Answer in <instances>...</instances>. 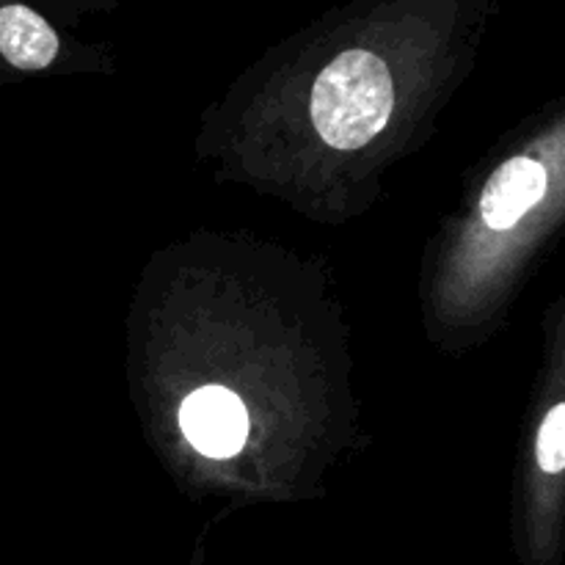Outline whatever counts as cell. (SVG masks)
<instances>
[{
	"label": "cell",
	"instance_id": "1",
	"mask_svg": "<svg viewBox=\"0 0 565 565\" xmlns=\"http://www.w3.org/2000/svg\"><path fill=\"white\" fill-rule=\"evenodd\" d=\"M395 105L390 70L367 50L337 55L312 88V121L329 147L351 152L373 141Z\"/></svg>",
	"mask_w": 565,
	"mask_h": 565
},
{
	"label": "cell",
	"instance_id": "2",
	"mask_svg": "<svg viewBox=\"0 0 565 565\" xmlns=\"http://www.w3.org/2000/svg\"><path fill=\"white\" fill-rule=\"evenodd\" d=\"M180 428L202 456L232 458L246 445L248 414L235 392L224 386H204L182 403Z\"/></svg>",
	"mask_w": 565,
	"mask_h": 565
},
{
	"label": "cell",
	"instance_id": "3",
	"mask_svg": "<svg viewBox=\"0 0 565 565\" xmlns=\"http://www.w3.org/2000/svg\"><path fill=\"white\" fill-rule=\"evenodd\" d=\"M546 169L533 158H511L491 174L480 199V213L491 230L516 226L546 193Z\"/></svg>",
	"mask_w": 565,
	"mask_h": 565
},
{
	"label": "cell",
	"instance_id": "4",
	"mask_svg": "<svg viewBox=\"0 0 565 565\" xmlns=\"http://www.w3.org/2000/svg\"><path fill=\"white\" fill-rule=\"evenodd\" d=\"M0 55L17 70H44L58 55V36L36 11L9 3L0 9Z\"/></svg>",
	"mask_w": 565,
	"mask_h": 565
},
{
	"label": "cell",
	"instance_id": "5",
	"mask_svg": "<svg viewBox=\"0 0 565 565\" xmlns=\"http://www.w3.org/2000/svg\"><path fill=\"white\" fill-rule=\"evenodd\" d=\"M539 467L546 475H561L565 469V406L557 403L550 414L544 417L539 434Z\"/></svg>",
	"mask_w": 565,
	"mask_h": 565
}]
</instances>
